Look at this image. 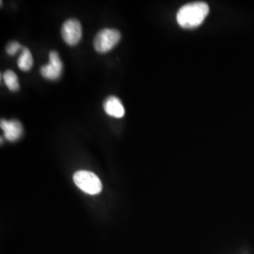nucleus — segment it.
Returning <instances> with one entry per match:
<instances>
[{
    "label": "nucleus",
    "instance_id": "nucleus-3",
    "mask_svg": "<svg viewBox=\"0 0 254 254\" xmlns=\"http://www.w3.org/2000/svg\"><path fill=\"white\" fill-rule=\"evenodd\" d=\"M121 33L114 28H104L97 33L93 41V46L99 53H107L118 45Z\"/></svg>",
    "mask_w": 254,
    "mask_h": 254
},
{
    "label": "nucleus",
    "instance_id": "nucleus-8",
    "mask_svg": "<svg viewBox=\"0 0 254 254\" xmlns=\"http://www.w3.org/2000/svg\"><path fill=\"white\" fill-rule=\"evenodd\" d=\"M17 64H18L19 69L24 72H27L32 68L33 58H32L31 52L27 47L22 48V53L19 56Z\"/></svg>",
    "mask_w": 254,
    "mask_h": 254
},
{
    "label": "nucleus",
    "instance_id": "nucleus-5",
    "mask_svg": "<svg viewBox=\"0 0 254 254\" xmlns=\"http://www.w3.org/2000/svg\"><path fill=\"white\" fill-rule=\"evenodd\" d=\"M64 71V64L59 54L56 51H51L49 54V64L41 68V74L49 80H57L62 76Z\"/></svg>",
    "mask_w": 254,
    "mask_h": 254
},
{
    "label": "nucleus",
    "instance_id": "nucleus-1",
    "mask_svg": "<svg viewBox=\"0 0 254 254\" xmlns=\"http://www.w3.org/2000/svg\"><path fill=\"white\" fill-rule=\"evenodd\" d=\"M209 13V6L205 2H192L184 5L177 12L178 24L184 28L199 27Z\"/></svg>",
    "mask_w": 254,
    "mask_h": 254
},
{
    "label": "nucleus",
    "instance_id": "nucleus-10",
    "mask_svg": "<svg viewBox=\"0 0 254 254\" xmlns=\"http://www.w3.org/2000/svg\"><path fill=\"white\" fill-rule=\"evenodd\" d=\"M21 48H23V47L21 46L19 43L15 42V41H12V42H9V44L6 46V51L10 56H13V55L16 54Z\"/></svg>",
    "mask_w": 254,
    "mask_h": 254
},
{
    "label": "nucleus",
    "instance_id": "nucleus-2",
    "mask_svg": "<svg viewBox=\"0 0 254 254\" xmlns=\"http://www.w3.org/2000/svg\"><path fill=\"white\" fill-rule=\"evenodd\" d=\"M73 182L78 189L90 195H97L103 190L98 176L88 171H78L74 173Z\"/></svg>",
    "mask_w": 254,
    "mask_h": 254
},
{
    "label": "nucleus",
    "instance_id": "nucleus-6",
    "mask_svg": "<svg viewBox=\"0 0 254 254\" xmlns=\"http://www.w3.org/2000/svg\"><path fill=\"white\" fill-rule=\"evenodd\" d=\"M0 127L4 132V136L9 141H15L23 134V127L21 123L16 120L7 121L2 119L0 122Z\"/></svg>",
    "mask_w": 254,
    "mask_h": 254
},
{
    "label": "nucleus",
    "instance_id": "nucleus-9",
    "mask_svg": "<svg viewBox=\"0 0 254 254\" xmlns=\"http://www.w3.org/2000/svg\"><path fill=\"white\" fill-rule=\"evenodd\" d=\"M3 78H4L5 84L9 88V90L12 91H18V78H17V75L15 74L14 72H12L10 70L6 71L4 74H3Z\"/></svg>",
    "mask_w": 254,
    "mask_h": 254
},
{
    "label": "nucleus",
    "instance_id": "nucleus-4",
    "mask_svg": "<svg viewBox=\"0 0 254 254\" xmlns=\"http://www.w3.org/2000/svg\"><path fill=\"white\" fill-rule=\"evenodd\" d=\"M62 36L69 46L77 45L82 37V27L77 19L71 18L65 21L62 28Z\"/></svg>",
    "mask_w": 254,
    "mask_h": 254
},
{
    "label": "nucleus",
    "instance_id": "nucleus-7",
    "mask_svg": "<svg viewBox=\"0 0 254 254\" xmlns=\"http://www.w3.org/2000/svg\"><path fill=\"white\" fill-rule=\"evenodd\" d=\"M104 109L106 113L114 118H123L126 114V109L122 101L116 96H109L104 103Z\"/></svg>",
    "mask_w": 254,
    "mask_h": 254
}]
</instances>
